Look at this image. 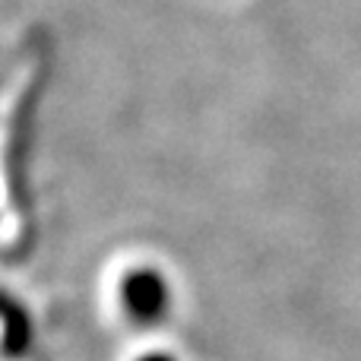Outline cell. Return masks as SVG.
<instances>
[{
    "mask_svg": "<svg viewBox=\"0 0 361 361\" xmlns=\"http://www.w3.org/2000/svg\"><path fill=\"white\" fill-rule=\"evenodd\" d=\"M124 307L130 314V320L137 324H156V320L165 317V307H169V288H165V279H159L149 269H140V273H130L124 279Z\"/></svg>",
    "mask_w": 361,
    "mask_h": 361,
    "instance_id": "6da1fadb",
    "label": "cell"
},
{
    "mask_svg": "<svg viewBox=\"0 0 361 361\" xmlns=\"http://www.w3.org/2000/svg\"><path fill=\"white\" fill-rule=\"evenodd\" d=\"M140 361H175L171 355H165V352H152V355H143Z\"/></svg>",
    "mask_w": 361,
    "mask_h": 361,
    "instance_id": "7a4b0ae2",
    "label": "cell"
}]
</instances>
